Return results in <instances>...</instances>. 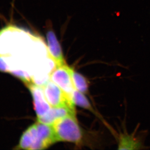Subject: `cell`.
I'll return each instance as SVG.
<instances>
[{
    "instance_id": "1",
    "label": "cell",
    "mask_w": 150,
    "mask_h": 150,
    "mask_svg": "<svg viewBox=\"0 0 150 150\" xmlns=\"http://www.w3.org/2000/svg\"><path fill=\"white\" fill-rule=\"evenodd\" d=\"M58 142H67L82 145L83 131L78 124L75 115H68L57 119L52 125Z\"/></svg>"
},
{
    "instance_id": "2",
    "label": "cell",
    "mask_w": 150,
    "mask_h": 150,
    "mask_svg": "<svg viewBox=\"0 0 150 150\" xmlns=\"http://www.w3.org/2000/svg\"><path fill=\"white\" fill-rule=\"evenodd\" d=\"M42 88L46 99L52 107L66 106L75 110V105L71 97L52 80L47 81Z\"/></svg>"
},
{
    "instance_id": "3",
    "label": "cell",
    "mask_w": 150,
    "mask_h": 150,
    "mask_svg": "<svg viewBox=\"0 0 150 150\" xmlns=\"http://www.w3.org/2000/svg\"><path fill=\"white\" fill-rule=\"evenodd\" d=\"M72 70L67 64H65L56 66L50 74V80L71 98L72 92L75 89L72 82Z\"/></svg>"
},
{
    "instance_id": "4",
    "label": "cell",
    "mask_w": 150,
    "mask_h": 150,
    "mask_svg": "<svg viewBox=\"0 0 150 150\" xmlns=\"http://www.w3.org/2000/svg\"><path fill=\"white\" fill-rule=\"evenodd\" d=\"M37 137L32 150H43L58 142L52 125L37 122Z\"/></svg>"
},
{
    "instance_id": "5",
    "label": "cell",
    "mask_w": 150,
    "mask_h": 150,
    "mask_svg": "<svg viewBox=\"0 0 150 150\" xmlns=\"http://www.w3.org/2000/svg\"><path fill=\"white\" fill-rule=\"evenodd\" d=\"M27 86L33 97L37 117L44 116L50 111L52 106L46 99L43 88L33 83H27Z\"/></svg>"
},
{
    "instance_id": "6",
    "label": "cell",
    "mask_w": 150,
    "mask_h": 150,
    "mask_svg": "<svg viewBox=\"0 0 150 150\" xmlns=\"http://www.w3.org/2000/svg\"><path fill=\"white\" fill-rule=\"evenodd\" d=\"M48 26L49 28L47 29L48 30L46 33V37L49 54L51 58L55 63L56 66L66 64L61 45L57 39L55 33L52 30V26Z\"/></svg>"
},
{
    "instance_id": "7",
    "label": "cell",
    "mask_w": 150,
    "mask_h": 150,
    "mask_svg": "<svg viewBox=\"0 0 150 150\" xmlns=\"http://www.w3.org/2000/svg\"><path fill=\"white\" fill-rule=\"evenodd\" d=\"M68 115L76 116V111L66 106L52 107L45 115L38 118V122L46 125H52L57 119Z\"/></svg>"
},
{
    "instance_id": "8",
    "label": "cell",
    "mask_w": 150,
    "mask_h": 150,
    "mask_svg": "<svg viewBox=\"0 0 150 150\" xmlns=\"http://www.w3.org/2000/svg\"><path fill=\"white\" fill-rule=\"evenodd\" d=\"M37 137V123H34L23 132L16 150H31Z\"/></svg>"
},
{
    "instance_id": "9",
    "label": "cell",
    "mask_w": 150,
    "mask_h": 150,
    "mask_svg": "<svg viewBox=\"0 0 150 150\" xmlns=\"http://www.w3.org/2000/svg\"><path fill=\"white\" fill-rule=\"evenodd\" d=\"M142 144L141 142L130 134H120L119 139L118 149L120 150H135L141 149Z\"/></svg>"
},
{
    "instance_id": "10",
    "label": "cell",
    "mask_w": 150,
    "mask_h": 150,
    "mask_svg": "<svg viewBox=\"0 0 150 150\" xmlns=\"http://www.w3.org/2000/svg\"><path fill=\"white\" fill-rule=\"evenodd\" d=\"M84 94H85L75 89L72 92L71 96V99L72 102L74 105L90 111L95 115L98 116L96 111L94 109L91 103Z\"/></svg>"
},
{
    "instance_id": "11",
    "label": "cell",
    "mask_w": 150,
    "mask_h": 150,
    "mask_svg": "<svg viewBox=\"0 0 150 150\" xmlns=\"http://www.w3.org/2000/svg\"><path fill=\"white\" fill-rule=\"evenodd\" d=\"M72 79L75 89L83 93H88L89 85L86 78L83 75L72 70Z\"/></svg>"
}]
</instances>
